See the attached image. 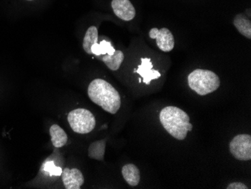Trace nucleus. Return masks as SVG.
<instances>
[{"mask_svg": "<svg viewBox=\"0 0 251 189\" xmlns=\"http://www.w3.org/2000/svg\"><path fill=\"white\" fill-rule=\"evenodd\" d=\"M106 142V139H101L90 144L88 149L89 158L97 161H103Z\"/></svg>", "mask_w": 251, "mask_h": 189, "instance_id": "nucleus-13", "label": "nucleus"}, {"mask_svg": "<svg viewBox=\"0 0 251 189\" xmlns=\"http://www.w3.org/2000/svg\"><path fill=\"white\" fill-rule=\"evenodd\" d=\"M151 39H156V46L164 52H170L175 47V39L173 33L167 28H153L149 32Z\"/></svg>", "mask_w": 251, "mask_h": 189, "instance_id": "nucleus-6", "label": "nucleus"}, {"mask_svg": "<svg viewBox=\"0 0 251 189\" xmlns=\"http://www.w3.org/2000/svg\"><path fill=\"white\" fill-rule=\"evenodd\" d=\"M61 176L66 189H80L84 183L82 173L76 168L64 169Z\"/></svg>", "mask_w": 251, "mask_h": 189, "instance_id": "nucleus-8", "label": "nucleus"}, {"mask_svg": "<svg viewBox=\"0 0 251 189\" xmlns=\"http://www.w3.org/2000/svg\"><path fill=\"white\" fill-rule=\"evenodd\" d=\"M29 1H31V0H29Z\"/></svg>", "mask_w": 251, "mask_h": 189, "instance_id": "nucleus-21", "label": "nucleus"}, {"mask_svg": "<svg viewBox=\"0 0 251 189\" xmlns=\"http://www.w3.org/2000/svg\"><path fill=\"white\" fill-rule=\"evenodd\" d=\"M227 189H248V188L242 183H232L227 186Z\"/></svg>", "mask_w": 251, "mask_h": 189, "instance_id": "nucleus-18", "label": "nucleus"}, {"mask_svg": "<svg viewBox=\"0 0 251 189\" xmlns=\"http://www.w3.org/2000/svg\"><path fill=\"white\" fill-rule=\"evenodd\" d=\"M122 175L124 180L129 186H137L140 182V171L135 165L132 163L123 166Z\"/></svg>", "mask_w": 251, "mask_h": 189, "instance_id": "nucleus-10", "label": "nucleus"}, {"mask_svg": "<svg viewBox=\"0 0 251 189\" xmlns=\"http://www.w3.org/2000/svg\"><path fill=\"white\" fill-rule=\"evenodd\" d=\"M234 26L241 34L248 39H251V21L242 14L237 15L234 18Z\"/></svg>", "mask_w": 251, "mask_h": 189, "instance_id": "nucleus-14", "label": "nucleus"}, {"mask_svg": "<svg viewBox=\"0 0 251 189\" xmlns=\"http://www.w3.org/2000/svg\"><path fill=\"white\" fill-rule=\"evenodd\" d=\"M139 83L142 82V79H139Z\"/></svg>", "mask_w": 251, "mask_h": 189, "instance_id": "nucleus-19", "label": "nucleus"}, {"mask_svg": "<svg viewBox=\"0 0 251 189\" xmlns=\"http://www.w3.org/2000/svg\"><path fill=\"white\" fill-rule=\"evenodd\" d=\"M136 70H137V69H135V70H134V73H136Z\"/></svg>", "mask_w": 251, "mask_h": 189, "instance_id": "nucleus-20", "label": "nucleus"}, {"mask_svg": "<svg viewBox=\"0 0 251 189\" xmlns=\"http://www.w3.org/2000/svg\"><path fill=\"white\" fill-rule=\"evenodd\" d=\"M90 100L111 114H116L121 108V99L118 91L105 80L97 79L88 87Z\"/></svg>", "mask_w": 251, "mask_h": 189, "instance_id": "nucleus-1", "label": "nucleus"}, {"mask_svg": "<svg viewBox=\"0 0 251 189\" xmlns=\"http://www.w3.org/2000/svg\"><path fill=\"white\" fill-rule=\"evenodd\" d=\"M229 151L235 159L247 162L251 159V136L238 135L229 143Z\"/></svg>", "mask_w": 251, "mask_h": 189, "instance_id": "nucleus-5", "label": "nucleus"}, {"mask_svg": "<svg viewBox=\"0 0 251 189\" xmlns=\"http://www.w3.org/2000/svg\"><path fill=\"white\" fill-rule=\"evenodd\" d=\"M115 48L111 46V44L106 40H102L100 43L94 44L91 47L92 54L96 56H101V55H112L115 52Z\"/></svg>", "mask_w": 251, "mask_h": 189, "instance_id": "nucleus-16", "label": "nucleus"}, {"mask_svg": "<svg viewBox=\"0 0 251 189\" xmlns=\"http://www.w3.org/2000/svg\"><path fill=\"white\" fill-rule=\"evenodd\" d=\"M111 7L114 13L123 21H132L135 17L136 12L129 0H112Z\"/></svg>", "mask_w": 251, "mask_h": 189, "instance_id": "nucleus-7", "label": "nucleus"}, {"mask_svg": "<svg viewBox=\"0 0 251 189\" xmlns=\"http://www.w3.org/2000/svg\"><path fill=\"white\" fill-rule=\"evenodd\" d=\"M101 59L109 70L116 71L121 67L124 60V54L121 51H115L112 55L105 54Z\"/></svg>", "mask_w": 251, "mask_h": 189, "instance_id": "nucleus-11", "label": "nucleus"}, {"mask_svg": "<svg viewBox=\"0 0 251 189\" xmlns=\"http://www.w3.org/2000/svg\"><path fill=\"white\" fill-rule=\"evenodd\" d=\"M159 121L169 135L178 140H184L187 133L193 130L190 116L177 107L163 108L159 114Z\"/></svg>", "mask_w": 251, "mask_h": 189, "instance_id": "nucleus-2", "label": "nucleus"}, {"mask_svg": "<svg viewBox=\"0 0 251 189\" xmlns=\"http://www.w3.org/2000/svg\"><path fill=\"white\" fill-rule=\"evenodd\" d=\"M50 135L51 136V142L54 147L61 148L66 145L68 137L66 132L59 125H53L50 127Z\"/></svg>", "mask_w": 251, "mask_h": 189, "instance_id": "nucleus-12", "label": "nucleus"}, {"mask_svg": "<svg viewBox=\"0 0 251 189\" xmlns=\"http://www.w3.org/2000/svg\"><path fill=\"white\" fill-rule=\"evenodd\" d=\"M188 84L200 96H205L217 91L221 85L218 75L208 70L197 69L188 76Z\"/></svg>", "mask_w": 251, "mask_h": 189, "instance_id": "nucleus-3", "label": "nucleus"}, {"mask_svg": "<svg viewBox=\"0 0 251 189\" xmlns=\"http://www.w3.org/2000/svg\"><path fill=\"white\" fill-rule=\"evenodd\" d=\"M142 64L137 69L136 73L143 78V82L149 84L152 80H157L161 74L157 70H153V64L150 58L141 59Z\"/></svg>", "mask_w": 251, "mask_h": 189, "instance_id": "nucleus-9", "label": "nucleus"}, {"mask_svg": "<svg viewBox=\"0 0 251 189\" xmlns=\"http://www.w3.org/2000/svg\"><path fill=\"white\" fill-rule=\"evenodd\" d=\"M68 121L74 132L86 135L91 132L96 127L95 116L85 108H76L68 115Z\"/></svg>", "mask_w": 251, "mask_h": 189, "instance_id": "nucleus-4", "label": "nucleus"}, {"mask_svg": "<svg viewBox=\"0 0 251 189\" xmlns=\"http://www.w3.org/2000/svg\"><path fill=\"white\" fill-rule=\"evenodd\" d=\"M43 170L49 173L50 176H61L62 173H63L61 167L56 166L53 162H46L44 164Z\"/></svg>", "mask_w": 251, "mask_h": 189, "instance_id": "nucleus-17", "label": "nucleus"}, {"mask_svg": "<svg viewBox=\"0 0 251 189\" xmlns=\"http://www.w3.org/2000/svg\"><path fill=\"white\" fill-rule=\"evenodd\" d=\"M98 42V29L95 26L90 27L86 32L83 42V49L88 54H92L91 47Z\"/></svg>", "mask_w": 251, "mask_h": 189, "instance_id": "nucleus-15", "label": "nucleus"}]
</instances>
